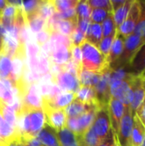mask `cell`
<instances>
[{
	"label": "cell",
	"mask_w": 145,
	"mask_h": 146,
	"mask_svg": "<svg viewBox=\"0 0 145 146\" xmlns=\"http://www.w3.org/2000/svg\"><path fill=\"white\" fill-rule=\"evenodd\" d=\"M45 125L43 109L32 110L17 116V132L20 139L35 138Z\"/></svg>",
	"instance_id": "6da1fadb"
},
{
	"label": "cell",
	"mask_w": 145,
	"mask_h": 146,
	"mask_svg": "<svg viewBox=\"0 0 145 146\" xmlns=\"http://www.w3.org/2000/svg\"><path fill=\"white\" fill-rule=\"evenodd\" d=\"M82 62L81 67L83 69L97 74H102L110 68L107 56H105L99 49L85 41L81 45Z\"/></svg>",
	"instance_id": "7a4b0ae2"
},
{
	"label": "cell",
	"mask_w": 145,
	"mask_h": 146,
	"mask_svg": "<svg viewBox=\"0 0 145 146\" xmlns=\"http://www.w3.org/2000/svg\"><path fill=\"white\" fill-rule=\"evenodd\" d=\"M144 42L145 41L142 38L136 35L135 33H132L130 36L126 37L125 38L124 50L122 54L121 55L119 59L110 66V68L117 69L127 68L132 60L133 59L134 56L137 54V52Z\"/></svg>",
	"instance_id": "3957f363"
},
{
	"label": "cell",
	"mask_w": 145,
	"mask_h": 146,
	"mask_svg": "<svg viewBox=\"0 0 145 146\" xmlns=\"http://www.w3.org/2000/svg\"><path fill=\"white\" fill-rule=\"evenodd\" d=\"M137 75H133L132 77L123 80H115L110 82V94L111 98H114L120 102H121L126 108H130L132 99V81L133 78Z\"/></svg>",
	"instance_id": "277c9868"
},
{
	"label": "cell",
	"mask_w": 145,
	"mask_h": 146,
	"mask_svg": "<svg viewBox=\"0 0 145 146\" xmlns=\"http://www.w3.org/2000/svg\"><path fill=\"white\" fill-rule=\"evenodd\" d=\"M99 108H94L75 118H68L66 127L73 133L76 136L83 135L91 127L97 110Z\"/></svg>",
	"instance_id": "5b68a950"
},
{
	"label": "cell",
	"mask_w": 145,
	"mask_h": 146,
	"mask_svg": "<svg viewBox=\"0 0 145 146\" xmlns=\"http://www.w3.org/2000/svg\"><path fill=\"white\" fill-rule=\"evenodd\" d=\"M133 127V115L130 108H125L124 115L116 134L119 146H132V132Z\"/></svg>",
	"instance_id": "8992f818"
},
{
	"label": "cell",
	"mask_w": 145,
	"mask_h": 146,
	"mask_svg": "<svg viewBox=\"0 0 145 146\" xmlns=\"http://www.w3.org/2000/svg\"><path fill=\"white\" fill-rule=\"evenodd\" d=\"M97 136L103 140L112 131L108 106L100 107L96 113L93 124L91 126Z\"/></svg>",
	"instance_id": "52a82bcc"
},
{
	"label": "cell",
	"mask_w": 145,
	"mask_h": 146,
	"mask_svg": "<svg viewBox=\"0 0 145 146\" xmlns=\"http://www.w3.org/2000/svg\"><path fill=\"white\" fill-rule=\"evenodd\" d=\"M140 3L139 1L133 0L132 4L131 6L130 11L124 21V22L121 24V26L117 29V33L123 36L124 38H126L132 34L134 33V30L137 27V24L138 22V19L140 16Z\"/></svg>",
	"instance_id": "ba28073f"
},
{
	"label": "cell",
	"mask_w": 145,
	"mask_h": 146,
	"mask_svg": "<svg viewBox=\"0 0 145 146\" xmlns=\"http://www.w3.org/2000/svg\"><path fill=\"white\" fill-rule=\"evenodd\" d=\"M42 109L45 116V123L49 127L56 132L66 127L68 117L66 115L65 110L55 109L47 106H44Z\"/></svg>",
	"instance_id": "9c48e42d"
},
{
	"label": "cell",
	"mask_w": 145,
	"mask_h": 146,
	"mask_svg": "<svg viewBox=\"0 0 145 146\" xmlns=\"http://www.w3.org/2000/svg\"><path fill=\"white\" fill-rule=\"evenodd\" d=\"M110 72L111 68L101 74V78L97 86L94 87L97 102L100 107L108 106L111 98L110 94Z\"/></svg>",
	"instance_id": "30bf717a"
},
{
	"label": "cell",
	"mask_w": 145,
	"mask_h": 146,
	"mask_svg": "<svg viewBox=\"0 0 145 146\" xmlns=\"http://www.w3.org/2000/svg\"><path fill=\"white\" fill-rule=\"evenodd\" d=\"M54 85H57L62 92L76 93L81 87L78 76L68 71L62 70V72L54 79Z\"/></svg>",
	"instance_id": "8fae6325"
},
{
	"label": "cell",
	"mask_w": 145,
	"mask_h": 146,
	"mask_svg": "<svg viewBox=\"0 0 145 146\" xmlns=\"http://www.w3.org/2000/svg\"><path fill=\"white\" fill-rule=\"evenodd\" d=\"M132 99L130 105L132 114L136 115L137 110L142 104L145 98V80L140 75H137L132 81Z\"/></svg>",
	"instance_id": "7c38bea8"
},
{
	"label": "cell",
	"mask_w": 145,
	"mask_h": 146,
	"mask_svg": "<svg viewBox=\"0 0 145 146\" xmlns=\"http://www.w3.org/2000/svg\"><path fill=\"white\" fill-rule=\"evenodd\" d=\"M125 108L126 107L124 106V104L119 100L114 98H110L109 104H108V110H109V115L110 118L111 127L115 135L117 134L119 131L120 123L124 115Z\"/></svg>",
	"instance_id": "4fadbf2b"
},
{
	"label": "cell",
	"mask_w": 145,
	"mask_h": 146,
	"mask_svg": "<svg viewBox=\"0 0 145 146\" xmlns=\"http://www.w3.org/2000/svg\"><path fill=\"white\" fill-rule=\"evenodd\" d=\"M71 60V50L70 48L64 44H56L50 56L51 63L62 66Z\"/></svg>",
	"instance_id": "5bb4252c"
},
{
	"label": "cell",
	"mask_w": 145,
	"mask_h": 146,
	"mask_svg": "<svg viewBox=\"0 0 145 146\" xmlns=\"http://www.w3.org/2000/svg\"><path fill=\"white\" fill-rule=\"evenodd\" d=\"M126 69L134 75H140L145 71V42Z\"/></svg>",
	"instance_id": "9a60e30c"
},
{
	"label": "cell",
	"mask_w": 145,
	"mask_h": 146,
	"mask_svg": "<svg viewBox=\"0 0 145 146\" xmlns=\"http://www.w3.org/2000/svg\"><path fill=\"white\" fill-rule=\"evenodd\" d=\"M35 138L42 146H54L59 144L57 132L49 127L46 123L44 128L36 135Z\"/></svg>",
	"instance_id": "2e32d148"
},
{
	"label": "cell",
	"mask_w": 145,
	"mask_h": 146,
	"mask_svg": "<svg viewBox=\"0 0 145 146\" xmlns=\"http://www.w3.org/2000/svg\"><path fill=\"white\" fill-rule=\"evenodd\" d=\"M94 108H98V107L96 105H89V104H83L74 98L73 101L68 107H66L65 113L68 118H75L90 111Z\"/></svg>",
	"instance_id": "e0dca14e"
},
{
	"label": "cell",
	"mask_w": 145,
	"mask_h": 146,
	"mask_svg": "<svg viewBox=\"0 0 145 146\" xmlns=\"http://www.w3.org/2000/svg\"><path fill=\"white\" fill-rule=\"evenodd\" d=\"M75 99L79 100L83 104L89 105H96L100 108V105L97 99L95 89L93 87L81 86L79 90L75 93Z\"/></svg>",
	"instance_id": "ac0fdd59"
},
{
	"label": "cell",
	"mask_w": 145,
	"mask_h": 146,
	"mask_svg": "<svg viewBox=\"0 0 145 146\" xmlns=\"http://www.w3.org/2000/svg\"><path fill=\"white\" fill-rule=\"evenodd\" d=\"M145 137V125L135 115H133V127L132 132V146H140Z\"/></svg>",
	"instance_id": "d6986e66"
},
{
	"label": "cell",
	"mask_w": 145,
	"mask_h": 146,
	"mask_svg": "<svg viewBox=\"0 0 145 146\" xmlns=\"http://www.w3.org/2000/svg\"><path fill=\"white\" fill-rule=\"evenodd\" d=\"M125 38H124L123 36H121L118 33H116V35H115V37L114 38V41H113V44H112L109 56H108V61L109 62V67L114 62H115L119 59L121 55L122 54L123 50H124Z\"/></svg>",
	"instance_id": "ffe728a7"
},
{
	"label": "cell",
	"mask_w": 145,
	"mask_h": 146,
	"mask_svg": "<svg viewBox=\"0 0 145 146\" xmlns=\"http://www.w3.org/2000/svg\"><path fill=\"white\" fill-rule=\"evenodd\" d=\"M100 78H101V74L87 71L83 68L80 70L78 75V79L81 86H89L93 88L97 86V84L100 80Z\"/></svg>",
	"instance_id": "44dd1931"
},
{
	"label": "cell",
	"mask_w": 145,
	"mask_h": 146,
	"mask_svg": "<svg viewBox=\"0 0 145 146\" xmlns=\"http://www.w3.org/2000/svg\"><path fill=\"white\" fill-rule=\"evenodd\" d=\"M132 2L133 0H126V2L121 6H120L119 8H117L116 9L113 11V18H114V21L117 29L121 26V24L126 20L130 11Z\"/></svg>",
	"instance_id": "7402d4cb"
},
{
	"label": "cell",
	"mask_w": 145,
	"mask_h": 146,
	"mask_svg": "<svg viewBox=\"0 0 145 146\" xmlns=\"http://www.w3.org/2000/svg\"><path fill=\"white\" fill-rule=\"evenodd\" d=\"M103 30H102V25L97 23H92L91 24V27L85 35V41L97 46L98 48V45L103 39Z\"/></svg>",
	"instance_id": "603a6c76"
},
{
	"label": "cell",
	"mask_w": 145,
	"mask_h": 146,
	"mask_svg": "<svg viewBox=\"0 0 145 146\" xmlns=\"http://www.w3.org/2000/svg\"><path fill=\"white\" fill-rule=\"evenodd\" d=\"M76 138L79 146H98L103 141L97 136L92 127H91L83 135L76 136Z\"/></svg>",
	"instance_id": "cb8c5ba5"
},
{
	"label": "cell",
	"mask_w": 145,
	"mask_h": 146,
	"mask_svg": "<svg viewBox=\"0 0 145 146\" xmlns=\"http://www.w3.org/2000/svg\"><path fill=\"white\" fill-rule=\"evenodd\" d=\"M57 139L60 146H79L76 135L67 127L57 132Z\"/></svg>",
	"instance_id": "d4e9b609"
},
{
	"label": "cell",
	"mask_w": 145,
	"mask_h": 146,
	"mask_svg": "<svg viewBox=\"0 0 145 146\" xmlns=\"http://www.w3.org/2000/svg\"><path fill=\"white\" fill-rule=\"evenodd\" d=\"M25 18H26V21L29 29L33 34H36L38 32L44 30L46 21L38 15V13L25 17Z\"/></svg>",
	"instance_id": "484cf974"
},
{
	"label": "cell",
	"mask_w": 145,
	"mask_h": 146,
	"mask_svg": "<svg viewBox=\"0 0 145 146\" xmlns=\"http://www.w3.org/2000/svg\"><path fill=\"white\" fill-rule=\"evenodd\" d=\"M0 115L9 126H11L17 131V115L15 111L11 107L5 104H1Z\"/></svg>",
	"instance_id": "4316f807"
},
{
	"label": "cell",
	"mask_w": 145,
	"mask_h": 146,
	"mask_svg": "<svg viewBox=\"0 0 145 146\" xmlns=\"http://www.w3.org/2000/svg\"><path fill=\"white\" fill-rule=\"evenodd\" d=\"M12 77V64L11 58L0 54V79L8 80L11 82Z\"/></svg>",
	"instance_id": "83f0119b"
},
{
	"label": "cell",
	"mask_w": 145,
	"mask_h": 146,
	"mask_svg": "<svg viewBox=\"0 0 145 146\" xmlns=\"http://www.w3.org/2000/svg\"><path fill=\"white\" fill-rule=\"evenodd\" d=\"M92 9L89 5L87 1H79L75 11L78 21L81 20H91V14Z\"/></svg>",
	"instance_id": "f1b7e54d"
},
{
	"label": "cell",
	"mask_w": 145,
	"mask_h": 146,
	"mask_svg": "<svg viewBox=\"0 0 145 146\" xmlns=\"http://www.w3.org/2000/svg\"><path fill=\"white\" fill-rule=\"evenodd\" d=\"M56 14L52 1H40L38 15L46 21Z\"/></svg>",
	"instance_id": "f546056e"
},
{
	"label": "cell",
	"mask_w": 145,
	"mask_h": 146,
	"mask_svg": "<svg viewBox=\"0 0 145 146\" xmlns=\"http://www.w3.org/2000/svg\"><path fill=\"white\" fill-rule=\"evenodd\" d=\"M140 3V16L138 19V22L137 24V27L134 30V33L136 35L139 36L145 41V0L139 1Z\"/></svg>",
	"instance_id": "4dcf8cb0"
},
{
	"label": "cell",
	"mask_w": 145,
	"mask_h": 146,
	"mask_svg": "<svg viewBox=\"0 0 145 146\" xmlns=\"http://www.w3.org/2000/svg\"><path fill=\"white\" fill-rule=\"evenodd\" d=\"M101 25H102L103 37H108V36H111V35L117 33V28L114 21L113 13H110Z\"/></svg>",
	"instance_id": "1f68e13d"
},
{
	"label": "cell",
	"mask_w": 145,
	"mask_h": 146,
	"mask_svg": "<svg viewBox=\"0 0 145 146\" xmlns=\"http://www.w3.org/2000/svg\"><path fill=\"white\" fill-rule=\"evenodd\" d=\"M56 13L59 14L70 9H75L79 1L78 0H56L52 1Z\"/></svg>",
	"instance_id": "d6a6232c"
},
{
	"label": "cell",
	"mask_w": 145,
	"mask_h": 146,
	"mask_svg": "<svg viewBox=\"0 0 145 146\" xmlns=\"http://www.w3.org/2000/svg\"><path fill=\"white\" fill-rule=\"evenodd\" d=\"M40 1L32 0V1H23L22 2V9L25 15V17L32 15L38 13Z\"/></svg>",
	"instance_id": "836d02e7"
},
{
	"label": "cell",
	"mask_w": 145,
	"mask_h": 146,
	"mask_svg": "<svg viewBox=\"0 0 145 146\" xmlns=\"http://www.w3.org/2000/svg\"><path fill=\"white\" fill-rule=\"evenodd\" d=\"M110 13L113 12H109L103 9H92L91 14V21L92 23L102 24Z\"/></svg>",
	"instance_id": "e575fe53"
},
{
	"label": "cell",
	"mask_w": 145,
	"mask_h": 146,
	"mask_svg": "<svg viewBox=\"0 0 145 146\" xmlns=\"http://www.w3.org/2000/svg\"><path fill=\"white\" fill-rule=\"evenodd\" d=\"M38 74L40 78L50 74V60L47 56L41 52L38 56Z\"/></svg>",
	"instance_id": "d590c367"
},
{
	"label": "cell",
	"mask_w": 145,
	"mask_h": 146,
	"mask_svg": "<svg viewBox=\"0 0 145 146\" xmlns=\"http://www.w3.org/2000/svg\"><path fill=\"white\" fill-rule=\"evenodd\" d=\"M115 35L116 34L108 36V37H103V39L101 40L99 45H98L99 50L105 56H107V58L109 56V51H110V49H111V46H112V44H113V41H114V38L115 37Z\"/></svg>",
	"instance_id": "8d00e7d4"
},
{
	"label": "cell",
	"mask_w": 145,
	"mask_h": 146,
	"mask_svg": "<svg viewBox=\"0 0 145 146\" xmlns=\"http://www.w3.org/2000/svg\"><path fill=\"white\" fill-rule=\"evenodd\" d=\"M91 9H103L113 12L110 0H87Z\"/></svg>",
	"instance_id": "74e56055"
},
{
	"label": "cell",
	"mask_w": 145,
	"mask_h": 146,
	"mask_svg": "<svg viewBox=\"0 0 145 146\" xmlns=\"http://www.w3.org/2000/svg\"><path fill=\"white\" fill-rule=\"evenodd\" d=\"M69 38L71 40L72 45L80 46L85 41V35L76 27V28L74 29V31L70 35Z\"/></svg>",
	"instance_id": "f35d334b"
},
{
	"label": "cell",
	"mask_w": 145,
	"mask_h": 146,
	"mask_svg": "<svg viewBox=\"0 0 145 146\" xmlns=\"http://www.w3.org/2000/svg\"><path fill=\"white\" fill-rule=\"evenodd\" d=\"M71 50V60L79 68L81 67V62H82V51L80 46H74L72 45L70 48Z\"/></svg>",
	"instance_id": "ab89813d"
},
{
	"label": "cell",
	"mask_w": 145,
	"mask_h": 146,
	"mask_svg": "<svg viewBox=\"0 0 145 146\" xmlns=\"http://www.w3.org/2000/svg\"><path fill=\"white\" fill-rule=\"evenodd\" d=\"M50 34L46 31V30H42L40 32H38V33L34 34V38H35V41L36 43L39 45V46H42L44 44H45L46 43H48L50 41Z\"/></svg>",
	"instance_id": "60d3db41"
},
{
	"label": "cell",
	"mask_w": 145,
	"mask_h": 146,
	"mask_svg": "<svg viewBox=\"0 0 145 146\" xmlns=\"http://www.w3.org/2000/svg\"><path fill=\"white\" fill-rule=\"evenodd\" d=\"M98 146H119L117 137L115 134L114 131L112 130L109 134L101 142V144Z\"/></svg>",
	"instance_id": "b9f144b4"
},
{
	"label": "cell",
	"mask_w": 145,
	"mask_h": 146,
	"mask_svg": "<svg viewBox=\"0 0 145 146\" xmlns=\"http://www.w3.org/2000/svg\"><path fill=\"white\" fill-rule=\"evenodd\" d=\"M91 20H81V21H78L77 22V27L85 34L86 35L90 27H91Z\"/></svg>",
	"instance_id": "7bdbcfd3"
},
{
	"label": "cell",
	"mask_w": 145,
	"mask_h": 146,
	"mask_svg": "<svg viewBox=\"0 0 145 146\" xmlns=\"http://www.w3.org/2000/svg\"><path fill=\"white\" fill-rule=\"evenodd\" d=\"M20 141L23 146H41L39 142L36 139V138L31 139H20Z\"/></svg>",
	"instance_id": "ee69618b"
},
{
	"label": "cell",
	"mask_w": 145,
	"mask_h": 146,
	"mask_svg": "<svg viewBox=\"0 0 145 146\" xmlns=\"http://www.w3.org/2000/svg\"><path fill=\"white\" fill-rule=\"evenodd\" d=\"M136 115L139 117V119L142 121V122L145 125V98L142 103V104L139 106L138 110L136 112Z\"/></svg>",
	"instance_id": "f6af8a7d"
},
{
	"label": "cell",
	"mask_w": 145,
	"mask_h": 146,
	"mask_svg": "<svg viewBox=\"0 0 145 146\" xmlns=\"http://www.w3.org/2000/svg\"><path fill=\"white\" fill-rule=\"evenodd\" d=\"M7 4H8V1L0 0V15H1V13L3 11V9H5V7L7 6Z\"/></svg>",
	"instance_id": "bcb514c9"
},
{
	"label": "cell",
	"mask_w": 145,
	"mask_h": 146,
	"mask_svg": "<svg viewBox=\"0 0 145 146\" xmlns=\"http://www.w3.org/2000/svg\"><path fill=\"white\" fill-rule=\"evenodd\" d=\"M10 146H23V145L21 144V142L20 141V139H18V140L13 142L12 144H10Z\"/></svg>",
	"instance_id": "7dc6e473"
},
{
	"label": "cell",
	"mask_w": 145,
	"mask_h": 146,
	"mask_svg": "<svg viewBox=\"0 0 145 146\" xmlns=\"http://www.w3.org/2000/svg\"><path fill=\"white\" fill-rule=\"evenodd\" d=\"M2 44H3V37L0 35V50H1V48H2Z\"/></svg>",
	"instance_id": "c3c4849f"
},
{
	"label": "cell",
	"mask_w": 145,
	"mask_h": 146,
	"mask_svg": "<svg viewBox=\"0 0 145 146\" xmlns=\"http://www.w3.org/2000/svg\"><path fill=\"white\" fill-rule=\"evenodd\" d=\"M140 76H141V77H142L143 79H144V80H145V71H144V72H143V73H142V74H140Z\"/></svg>",
	"instance_id": "681fc988"
},
{
	"label": "cell",
	"mask_w": 145,
	"mask_h": 146,
	"mask_svg": "<svg viewBox=\"0 0 145 146\" xmlns=\"http://www.w3.org/2000/svg\"><path fill=\"white\" fill-rule=\"evenodd\" d=\"M140 146H145V137H144V141H143V143L141 144V145Z\"/></svg>",
	"instance_id": "f907efd6"
},
{
	"label": "cell",
	"mask_w": 145,
	"mask_h": 146,
	"mask_svg": "<svg viewBox=\"0 0 145 146\" xmlns=\"http://www.w3.org/2000/svg\"><path fill=\"white\" fill-rule=\"evenodd\" d=\"M0 51H1V50H0Z\"/></svg>",
	"instance_id": "816d5d0a"
}]
</instances>
